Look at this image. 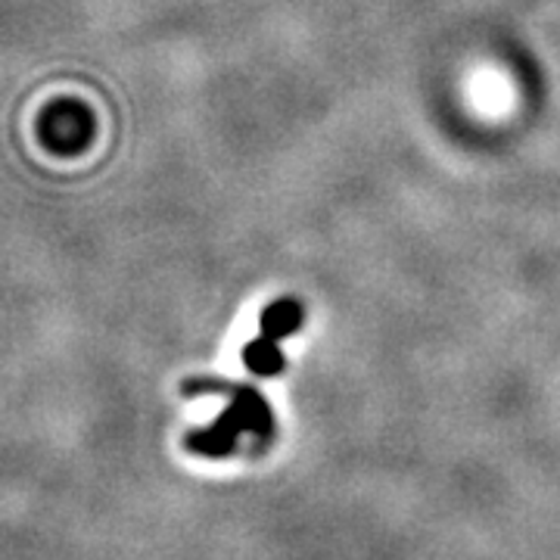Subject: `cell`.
<instances>
[{
  "mask_svg": "<svg viewBox=\"0 0 560 560\" xmlns=\"http://www.w3.org/2000/svg\"><path fill=\"white\" fill-rule=\"evenodd\" d=\"M302 321H305V308H302V302L278 300V302H271V305H265V312H261V318H259V327L265 337H271V340H283V337H290L293 330H300Z\"/></svg>",
  "mask_w": 560,
  "mask_h": 560,
  "instance_id": "7a4b0ae2",
  "label": "cell"
},
{
  "mask_svg": "<svg viewBox=\"0 0 560 560\" xmlns=\"http://www.w3.org/2000/svg\"><path fill=\"white\" fill-rule=\"evenodd\" d=\"M184 392L194 395V392H228L234 402L231 409L218 417L209 430H194L187 433V449L199 454H209V458H224L238 449L240 433H256L259 439H268L275 430V417L268 402L261 399V392L253 387H243V384H224V380H187Z\"/></svg>",
  "mask_w": 560,
  "mask_h": 560,
  "instance_id": "6da1fadb",
  "label": "cell"
},
{
  "mask_svg": "<svg viewBox=\"0 0 560 560\" xmlns=\"http://www.w3.org/2000/svg\"><path fill=\"white\" fill-rule=\"evenodd\" d=\"M243 365L249 367L253 374H259V377H275L287 367V358L280 352L278 340L261 333L259 340L246 343V349H243Z\"/></svg>",
  "mask_w": 560,
  "mask_h": 560,
  "instance_id": "3957f363",
  "label": "cell"
}]
</instances>
